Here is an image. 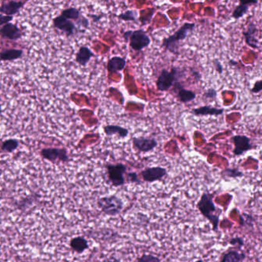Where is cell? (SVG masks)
Listing matches in <instances>:
<instances>
[{
  "mask_svg": "<svg viewBox=\"0 0 262 262\" xmlns=\"http://www.w3.org/2000/svg\"><path fill=\"white\" fill-rule=\"evenodd\" d=\"M214 193H211L209 191H205L202 193L200 199L197 203V208L201 214L209 220L212 224V230L217 232L218 229V224L220 221L221 210L218 209L214 202Z\"/></svg>",
  "mask_w": 262,
  "mask_h": 262,
  "instance_id": "6da1fadb",
  "label": "cell"
},
{
  "mask_svg": "<svg viewBox=\"0 0 262 262\" xmlns=\"http://www.w3.org/2000/svg\"><path fill=\"white\" fill-rule=\"evenodd\" d=\"M195 28L194 23H184L174 34L162 40V47L174 55H179L180 42L186 40L188 33L193 31Z\"/></svg>",
  "mask_w": 262,
  "mask_h": 262,
  "instance_id": "7a4b0ae2",
  "label": "cell"
},
{
  "mask_svg": "<svg viewBox=\"0 0 262 262\" xmlns=\"http://www.w3.org/2000/svg\"><path fill=\"white\" fill-rule=\"evenodd\" d=\"M185 77V73L178 67H173L171 70L163 69L156 81V88L159 91H168L173 88L175 83Z\"/></svg>",
  "mask_w": 262,
  "mask_h": 262,
  "instance_id": "3957f363",
  "label": "cell"
},
{
  "mask_svg": "<svg viewBox=\"0 0 262 262\" xmlns=\"http://www.w3.org/2000/svg\"><path fill=\"white\" fill-rule=\"evenodd\" d=\"M125 41L128 42L130 48L135 52H140L151 44L150 37L143 30H128L123 35Z\"/></svg>",
  "mask_w": 262,
  "mask_h": 262,
  "instance_id": "277c9868",
  "label": "cell"
},
{
  "mask_svg": "<svg viewBox=\"0 0 262 262\" xmlns=\"http://www.w3.org/2000/svg\"><path fill=\"white\" fill-rule=\"evenodd\" d=\"M97 205L104 214L112 217L120 214L124 208V203L122 198L116 195H108L98 198Z\"/></svg>",
  "mask_w": 262,
  "mask_h": 262,
  "instance_id": "5b68a950",
  "label": "cell"
},
{
  "mask_svg": "<svg viewBox=\"0 0 262 262\" xmlns=\"http://www.w3.org/2000/svg\"><path fill=\"white\" fill-rule=\"evenodd\" d=\"M105 169L107 172L108 178L112 186L119 188L126 185V177L125 175L127 173V166L123 163L105 165Z\"/></svg>",
  "mask_w": 262,
  "mask_h": 262,
  "instance_id": "8992f818",
  "label": "cell"
},
{
  "mask_svg": "<svg viewBox=\"0 0 262 262\" xmlns=\"http://www.w3.org/2000/svg\"><path fill=\"white\" fill-rule=\"evenodd\" d=\"M40 155L43 159L54 164L59 162L66 163L69 160L67 150L64 148H44L40 151Z\"/></svg>",
  "mask_w": 262,
  "mask_h": 262,
  "instance_id": "52a82bcc",
  "label": "cell"
},
{
  "mask_svg": "<svg viewBox=\"0 0 262 262\" xmlns=\"http://www.w3.org/2000/svg\"><path fill=\"white\" fill-rule=\"evenodd\" d=\"M52 26L55 30H59L66 37H75L79 33H83L80 31L73 21L69 20L63 16L59 15L52 19Z\"/></svg>",
  "mask_w": 262,
  "mask_h": 262,
  "instance_id": "ba28073f",
  "label": "cell"
},
{
  "mask_svg": "<svg viewBox=\"0 0 262 262\" xmlns=\"http://www.w3.org/2000/svg\"><path fill=\"white\" fill-rule=\"evenodd\" d=\"M231 141L234 144L233 155L238 157L242 156L246 152L255 148V146L251 142V138L245 134H235L231 137Z\"/></svg>",
  "mask_w": 262,
  "mask_h": 262,
  "instance_id": "9c48e42d",
  "label": "cell"
},
{
  "mask_svg": "<svg viewBox=\"0 0 262 262\" xmlns=\"http://www.w3.org/2000/svg\"><path fill=\"white\" fill-rule=\"evenodd\" d=\"M133 148L141 153H147L152 152L158 146V141L156 138H147L145 136L133 137L131 138Z\"/></svg>",
  "mask_w": 262,
  "mask_h": 262,
  "instance_id": "30bf717a",
  "label": "cell"
},
{
  "mask_svg": "<svg viewBox=\"0 0 262 262\" xmlns=\"http://www.w3.org/2000/svg\"><path fill=\"white\" fill-rule=\"evenodd\" d=\"M167 175L168 172L166 169L160 166L145 168L141 172V178L144 181L148 183L162 181Z\"/></svg>",
  "mask_w": 262,
  "mask_h": 262,
  "instance_id": "8fae6325",
  "label": "cell"
},
{
  "mask_svg": "<svg viewBox=\"0 0 262 262\" xmlns=\"http://www.w3.org/2000/svg\"><path fill=\"white\" fill-rule=\"evenodd\" d=\"M170 90H172V93H173L176 98L183 104L192 102L197 97L195 91L184 88L180 82L175 83L173 88Z\"/></svg>",
  "mask_w": 262,
  "mask_h": 262,
  "instance_id": "7c38bea8",
  "label": "cell"
},
{
  "mask_svg": "<svg viewBox=\"0 0 262 262\" xmlns=\"http://www.w3.org/2000/svg\"><path fill=\"white\" fill-rule=\"evenodd\" d=\"M23 31L16 24L9 23L0 27V38L9 41H17L23 38Z\"/></svg>",
  "mask_w": 262,
  "mask_h": 262,
  "instance_id": "4fadbf2b",
  "label": "cell"
},
{
  "mask_svg": "<svg viewBox=\"0 0 262 262\" xmlns=\"http://www.w3.org/2000/svg\"><path fill=\"white\" fill-rule=\"evenodd\" d=\"M259 30L257 26L254 23H250L248 25L247 30L242 32V35L245 37V44L254 49L260 48V42L258 40L257 35Z\"/></svg>",
  "mask_w": 262,
  "mask_h": 262,
  "instance_id": "5bb4252c",
  "label": "cell"
},
{
  "mask_svg": "<svg viewBox=\"0 0 262 262\" xmlns=\"http://www.w3.org/2000/svg\"><path fill=\"white\" fill-rule=\"evenodd\" d=\"M27 2L25 1H9L2 2L0 5V14L5 16H14L19 14Z\"/></svg>",
  "mask_w": 262,
  "mask_h": 262,
  "instance_id": "9a60e30c",
  "label": "cell"
},
{
  "mask_svg": "<svg viewBox=\"0 0 262 262\" xmlns=\"http://www.w3.org/2000/svg\"><path fill=\"white\" fill-rule=\"evenodd\" d=\"M224 112L222 108L213 107L212 105H204L191 110V114L195 116H221Z\"/></svg>",
  "mask_w": 262,
  "mask_h": 262,
  "instance_id": "2e32d148",
  "label": "cell"
},
{
  "mask_svg": "<svg viewBox=\"0 0 262 262\" xmlns=\"http://www.w3.org/2000/svg\"><path fill=\"white\" fill-rule=\"evenodd\" d=\"M95 56V54L87 46H81L76 54L75 61L80 66H87L91 58Z\"/></svg>",
  "mask_w": 262,
  "mask_h": 262,
  "instance_id": "e0dca14e",
  "label": "cell"
},
{
  "mask_svg": "<svg viewBox=\"0 0 262 262\" xmlns=\"http://www.w3.org/2000/svg\"><path fill=\"white\" fill-rule=\"evenodd\" d=\"M24 55V51L21 48H5L4 50L0 52V62H12L23 58Z\"/></svg>",
  "mask_w": 262,
  "mask_h": 262,
  "instance_id": "ac0fdd59",
  "label": "cell"
},
{
  "mask_svg": "<svg viewBox=\"0 0 262 262\" xmlns=\"http://www.w3.org/2000/svg\"><path fill=\"white\" fill-rule=\"evenodd\" d=\"M126 66V58L113 56L108 60L106 69L109 73H118L124 70Z\"/></svg>",
  "mask_w": 262,
  "mask_h": 262,
  "instance_id": "d6986e66",
  "label": "cell"
},
{
  "mask_svg": "<svg viewBox=\"0 0 262 262\" xmlns=\"http://www.w3.org/2000/svg\"><path fill=\"white\" fill-rule=\"evenodd\" d=\"M103 131L107 136L117 135L119 138H127L130 134V130L128 129L116 125H107L104 126Z\"/></svg>",
  "mask_w": 262,
  "mask_h": 262,
  "instance_id": "ffe728a7",
  "label": "cell"
},
{
  "mask_svg": "<svg viewBox=\"0 0 262 262\" xmlns=\"http://www.w3.org/2000/svg\"><path fill=\"white\" fill-rule=\"evenodd\" d=\"M259 3L258 1H240L239 4L231 14V17L235 19H240L249 12L251 5Z\"/></svg>",
  "mask_w": 262,
  "mask_h": 262,
  "instance_id": "44dd1931",
  "label": "cell"
},
{
  "mask_svg": "<svg viewBox=\"0 0 262 262\" xmlns=\"http://www.w3.org/2000/svg\"><path fill=\"white\" fill-rule=\"evenodd\" d=\"M246 259L245 252H239L236 249H229L223 254L220 262H243Z\"/></svg>",
  "mask_w": 262,
  "mask_h": 262,
  "instance_id": "7402d4cb",
  "label": "cell"
},
{
  "mask_svg": "<svg viewBox=\"0 0 262 262\" xmlns=\"http://www.w3.org/2000/svg\"><path fill=\"white\" fill-rule=\"evenodd\" d=\"M71 249L78 254H82L88 249V242L84 237L78 236L70 241Z\"/></svg>",
  "mask_w": 262,
  "mask_h": 262,
  "instance_id": "603a6c76",
  "label": "cell"
},
{
  "mask_svg": "<svg viewBox=\"0 0 262 262\" xmlns=\"http://www.w3.org/2000/svg\"><path fill=\"white\" fill-rule=\"evenodd\" d=\"M20 141L16 138H8L2 141L0 145V150L4 153H12L19 148Z\"/></svg>",
  "mask_w": 262,
  "mask_h": 262,
  "instance_id": "cb8c5ba5",
  "label": "cell"
},
{
  "mask_svg": "<svg viewBox=\"0 0 262 262\" xmlns=\"http://www.w3.org/2000/svg\"><path fill=\"white\" fill-rule=\"evenodd\" d=\"M60 15L69 20L73 21V22L75 21L74 23H76L83 16L80 9H76L75 7H69L67 9H63L61 12Z\"/></svg>",
  "mask_w": 262,
  "mask_h": 262,
  "instance_id": "d4e9b609",
  "label": "cell"
},
{
  "mask_svg": "<svg viewBox=\"0 0 262 262\" xmlns=\"http://www.w3.org/2000/svg\"><path fill=\"white\" fill-rule=\"evenodd\" d=\"M116 17L119 20L125 21V22H134L138 19V12L135 9H128L118 15Z\"/></svg>",
  "mask_w": 262,
  "mask_h": 262,
  "instance_id": "484cf974",
  "label": "cell"
},
{
  "mask_svg": "<svg viewBox=\"0 0 262 262\" xmlns=\"http://www.w3.org/2000/svg\"><path fill=\"white\" fill-rule=\"evenodd\" d=\"M37 198H38V195H30V196L26 197V198H23L22 200L19 201L16 204V206L20 210L24 211L25 209H28V208L32 206L36 202V201L37 200Z\"/></svg>",
  "mask_w": 262,
  "mask_h": 262,
  "instance_id": "4316f807",
  "label": "cell"
},
{
  "mask_svg": "<svg viewBox=\"0 0 262 262\" xmlns=\"http://www.w3.org/2000/svg\"><path fill=\"white\" fill-rule=\"evenodd\" d=\"M221 175L230 178H242L244 173L238 168H227L221 172Z\"/></svg>",
  "mask_w": 262,
  "mask_h": 262,
  "instance_id": "83f0119b",
  "label": "cell"
},
{
  "mask_svg": "<svg viewBox=\"0 0 262 262\" xmlns=\"http://www.w3.org/2000/svg\"><path fill=\"white\" fill-rule=\"evenodd\" d=\"M255 219L251 215L247 214L244 212L243 214L240 215V224L242 226H245L248 228H253Z\"/></svg>",
  "mask_w": 262,
  "mask_h": 262,
  "instance_id": "f1b7e54d",
  "label": "cell"
},
{
  "mask_svg": "<svg viewBox=\"0 0 262 262\" xmlns=\"http://www.w3.org/2000/svg\"><path fill=\"white\" fill-rule=\"evenodd\" d=\"M136 262H161V259L152 254H144L137 259Z\"/></svg>",
  "mask_w": 262,
  "mask_h": 262,
  "instance_id": "f546056e",
  "label": "cell"
},
{
  "mask_svg": "<svg viewBox=\"0 0 262 262\" xmlns=\"http://www.w3.org/2000/svg\"><path fill=\"white\" fill-rule=\"evenodd\" d=\"M126 182L133 183V184H140L141 181H140L139 178H138V175L134 172H131V173H126Z\"/></svg>",
  "mask_w": 262,
  "mask_h": 262,
  "instance_id": "4dcf8cb0",
  "label": "cell"
},
{
  "mask_svg": "<svg viewBox=\"0 0 262 262\" xmlns=\"http://www.w3.org/2000/svg\"><path fill=\"white\" fill-rule=\"evenodd\" d=\"M217 90H216L213 88H209V89L206 90L203 94L204 98H205V99H211V100L216 99V98H217Z\"/></svg>",
  "mask_w": 262,
  "mask_h": 262,
  "instance_id": "1f68e13d",
  "label": "cell"
},
{
  "mask_svg": "<svg viewBox=\"0 0 262 262\" xmlns=\"http://www.w3.org/2000/svg\"><path fill=\"white\" fill-rule=\"evenodd\" d=\"M229 244L233 246L238 247V249H240L245 245V240L242 237H235L230 239Z\"/></svg>",
  "mask_w": 262,
  "mask_h": 262,
  "instance_id": "d6a6232c",
  "label": "cell"
},
{
  "mask_svg": "<svg viewBox=\"0 0 262 262\" xmlns=\"http://www.w3.org/2000/svg\"><path fill=\"white\" fill-rule=\"evenodd\" d=\"M212 63H213V66H214L215 69H216V72L219 74H222L224 73V68H223L222 64L221 62H220L218 59H215L212 61Z\"/></svg>",
  "mask_w": 262,
  "mask_h": 262,
  "instance_id": "836d02e7",
  "label": "cell"
},
{
  "mask_svg": "<svg viewBox=\"0 0 262 262\" xmlns=\"http://www.w3.org/2000/svg\"><path fill=\"white\" fill-rule=\"evenodd\" d=\"M13 20V16H5L3 14H0V26L2 27L4 25L9 23Z\"/></svg>",
  "mask_w": 262,
  "mask_h": 262,
  "instance_id": "e575fe53",
  "label": "cell"
},
{
  "mask_svg": "<svg viewBox=\"0 0 262 262\" xmlns=\"http://www.w3.org/2000/svg\"><path fill=\"white\" fill-rule=\"evenodd\" d=\"M262 82L261 80H258V81H256V83H255V84H254L253 88L251 89V91H252V93L258 94L259 93V92H261V91H262Z\"/></svg>",
  "mask_w": 262,
  "mask_h": 262,
  "instance_id": "d590c367",
  "label": "cell"
},
{
  "mask_svg": "<svg viewBox=\"0 0 262 262\" xmlns=\"http://www.w3.org/2000/svg\"><path fill=\"white\" fill-rule=\"evenodd\" d=\"M190 73L192 75V77H193L194 80H195L196 82H199L202 79V75L200 74L199 72L195 70L193 68H190Z\"/></svg>",
  "mask_w": 262,
  "mask_h": 262,
  "instance_id": "8d00e7d4",
  "label": "cell"
},
{
  "mask_svg": "<svg viewBox=\"0 0 262 262\" xmlns=\"http://www.w3.org/2000/svg\"><path fill=\"white\" fill-rule=\"evenodd\" d=\"M88 16L92 19L94 23H98V22L101 20L102 17V16H101V15H88Z\"/></svg>",
  "mask_w": 262,
  "mask_h": 262,
  "instance_id": "74e56055",
  "label": "cell"
},
{
  "mask_svg": "<svg viewBox=\"0 0 262 262\" xmlns=\"http://www.w3.org/2000/svg\"><path fill=\"white\" fill-rule=\"evenodd\" d=\"M102 262H121V261H120V259L114 257V256H111V257L105 259Z\"/></svg>",
  "mask_w": 262,
  "mask_h": 262,
  "instance_id": "f35d334b",
  "label": "cell"
},
{
  "mask_svg": "<svg viewBox=\"0 0 262 262\" xmlns=\"http://www.w3.org/2000/svg\"><path fill=\"white\" fill-rule=\"evenodd\" d=\"M228 64L230 66H235L238 65V62L235 60H233V59H230L229 62H228Z\"/></svg>",
  "mask_w": 262,
  "mask_h": 262,
  "instance_id": "ab89813d",
  "label": "cell"
},
{
  "mask_svg": "<svg viewBox=\"0 0 262 262\" xmlns=\"http://www.w3.org/2000/svg\"><path fill=\"white\" fill-rule=\"evenodd\" d=\"M2 105H1V103H0V115L2 114Z\"/></svg>",
  "mask_w": 262,
  "mask_h": 262,
  "instance_id": "60d3db41",
  "label": "cell"
},
{
  "mask_svg": "<svg viewBox=\"0 0 262 262\" xmlns=\"http://www.w3.org/2000/svg\"><path fill=\"white\" fill-rule=\"evenodd\" d=\"M204 262V261L202 260V259H198V260H197L196 262Z\"/></svg>",
  "mask_w": 262,
  "mask_h": 262,
  "instance_id": "b9f144b4",
  "label": "cell"
}]
</instances>
